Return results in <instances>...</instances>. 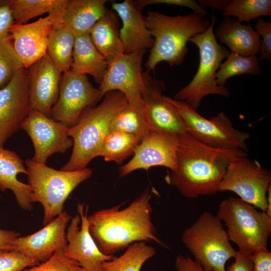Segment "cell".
<instances>
[{"label": "cell", "instance_id": "6da1fadb", "mask_svg": "<svg viewBox=\"0 0 271 271\" xmlns=\"http://www.w3.org/2000/svg\"><path fill=\"white\" fill-rule=\"evenodd\" d=\"M247 155L241 150L210 147L187 132L178 137L176 166L166 181L188 198L212 195L219 192L230 162Z\"/></svg>", "mask_w": 271, "mask_h": 271}, {"label": "cell", "instance_id": "7a4b0ae2", "mask_svg": "<svg viewBox=\"0 0 271 271\" xmlns=\"http://www.w3.org/2000/svg\"><path fill=\"white\" fill-rule=\"evenodd\" d=\"M151 196L147 189L123 209L120 204L87 216L90 233L102 253L113 255L142 241H153L168 248L158 237L152 221Z\"/></svg>", "mask_w": 271, "mask_h": 271}, {"label": "cell", "instance_id": "3957f363", "mask_svg": "<svg viewBox=\"0 0 271 271\" xmlns=\"http://www.w3.org/2000/svg\"><path fill=\"white\" fill-rule=\"evenodd\" d=\"M147 14V27L154 40L146 63L148 72L154 71L163 61L171 66L181 64L188 51L187 42L195 35L205 32L211 23L205 16L195 12L176 16L153 11Z\"/></svg>", "mask_w": 271, "mask_h": 271}, {"label": "cell", "instance_id": "277c9868", "mask_svg": "<svg viewBox=\"0 0 271 271\" xmlns=\"http://www.w3.org/2000/svg\"><path fill=\"white\" fill-rule=\"evenodd\" d=\"M103 97L99 104L85 109L77 123L68 128L73 142L72 152L61 170L83 169L99 156L103 143L110 132L113 119L128 103L125 96L118 91H110Z\"/></svg>", "mask_w": 271, "mask_h": 271}, {"label": "cell", "instance_id": "5b68a950", "mask_svg": "<svg viewBox=\"0 0 271 271\" xmlns=\"http://www.w3.org/2000/svg\"><path fill=\"white\" fill-rule=\"evenodd\" d=\"M216 21V17L213 15L209 27L190 39L199 49V66L189 83L177 91L173 98L186 102L196 111L207 95L217 94L226 98L230 96L228 89L218 85L216 82L218 69L229 52L217 41L213 30Z\"/></svg>", "mask_w": 271, "mask_h": 271}, {"label": "cell", "instance_id": "8992f818", "mask_svg": "<svg viewBox=\"0 0 271 271\" xmlns=\"http://www.w3.org/2000/svg\"><path fill=\"white\" fill-rule=\"evenodd\" d=\"M25 164L32 189V201L43 206L44 225L63 212L64 202L69 195L92 174V170L87 168L73 171L57 170L30 159Z\"/></svg>", "mask_w": 271, "mask_h": 271}, {"label": "cell", "instance_id": "52a82bcc", "mask_svg": "<svg viewBox=\"0 0 271 271\" xmlns=\"http://www.w3.org/2000/svg\"><path fill=\"white\" fill-rule=\"evenodd\" d=\"M216 216L224 223L230 241L239 250L252 255L267 249L271 217L266 212L239 198L229 197L219 204Z\"/></svg>", "mask_w": 271, "mask_h": 271}, {"label": "cell", "instance_id": "ba28073f", "mask_svg": "<svg viewBox=\"0 0 271 271\" xmlns=\"http://www.w3.org/2000/svg\"><path fill=\"white\" fill-rule=\"evenodd\" d=\"M182 241L204 271H225L228 260L234 258L232 246L222 222L209 212H203L184 231Z\"/></svg>", "mask_w": 271, "mask_h": 271}, {"label": "cell", "instance_id": "9c48e42d", "mask_svg": "<svg viewBox=\"0 0 271 271\" xmlns=\"http://www.w3.org/2000/svg\"><path fill=\"white\" fill-rule=\"evenodd\" d=\"M165 97L182 117L187 132L198 141L215 148L247 152L246 143L250 134L235 128L224 112H220L208 119L186 102Z\"/></svg>", "mask_w": 271, "mask_h": 271}, {"label": "cell", "instance_id": "30bf717a", "mask_svg": "<svg viewBox=\"0 0 271 271\" xmlns=\"http://www.w3.org/2000/svg\"><path fill=\"white\" fill-rule=\"evenodd\" d=\"M246 157H237L230 162L219 185V192H234L242 201L266 212L270 172L257 160Z\"/></svg>", "mask_w": 271, "mask_h": 271}, {"label": "cell", "instance_id": "8fae6325", "mask_svg": "<svg viewBox=\"0 0 271 271\" xmlns=\"http://www.w3.org/2000/svg\"><path fill=\"white\" fill-rule=\"evenodd\" d=\"M146 51L123 53L108 63L98 88L102 98L110 91H119L125 96L132 108L144 113L142 99L144 83L142 64Z\"/></svg>", "mask_w": 271, "mask_h": 271}, {"label": "cell", "instance_id": "7c38bea8", "mask_svg": "<svg viewBox=\"0 0 271 271\" xmlns=\"http://www.w3.org/2000/svg\"><path fill=\"white\" fill-rule=\"evenodd\" d=\"M101 98L99 89L92 85L86 75L70 69L63 73L58 98L51 109L50 116L67 127H71L85 109L94 106Z\"/></svg>", "mask_w": 271, "mask_h": 271}, {"label": "cell", "instance_id": "4fadbf2b", "mask_svg": "<svg viewBox=\"0 0 271 271\" xmlns=\"http://www.w3.org/2000/svg\"><path fill=\"white\" fill-rule=\"evenodd\" d=\"M144 83L142 99L145 119L149 130L179 137L187 132L184 121L163 93L164 82L143 72Z\"/></svg>", "mask_w": 271, "mask_h": 271}, {"label": "cell", "instance_id": "5bb4252c", "mask_svg": "<svg viewBox=\"0 0 271 271\" xmlns=\"http://www.w3.org/2000/svg\"><path fill=\"white\" fill-rule=\"evenodd\" d=\"M21 128L32 141L35 153L31 159L36 163L46 164L53 154L64 153L73 147L69 128L37 110H31Z\"/></svg>", "mask_w": 271, "mask_h": 271}, {"label": "cell", "instance_id": "9a60e30c", "mask_svg": "<svg viewBox=\"0 0 271 271\" xmlns=\"http://www.w3.org/2000/svg\"><path fill=\"white\" fill-rule=\"evenodd\" d=\"M78 214L72 218L66 229L67 245L64 255L77 261L83 271H103L105 261L114 255H105L99 249L91 236L87 219L88 207L78 204Z\"/></svg>", "mask_w": 271, "mask_h": 271}, {"label": "cell", "instance_id": "2e32d148", "mask_svg": "<svg viewBox=\"0 0 271 271\" xmlns=\"http://www.w3.org/2000/svg\"><path fill=\"white\" fill-rule=\"evenodd\" d=\"M31 110L28 71L23 68L0 89V148L21 128Z\"/></svg>", "mask_w": 271, "mask_h": 271}, {"label": "cell", "instance_id": "e0dca14e", "mask_svg": "<svg viewBox=\"0 0 271 271\" xmlns=\"http://www.w3.org/2000/svg\"><path fill=\"white\" fill-rule=\"evenodd\" d=\"M178 141V137L149 130L135 149L132 159L119 168V177L155 166L173 171L176 164Z\"/></svg>", "mask_w": 271, "mask_h": 271}, {"label": "cell", "instance_id": "ac0fdd59", "mask_svg": "<svg viewBox=\"0 0 271 271\" xmlns=\"http://www.w3.org/2000/svg\"><path fill=\"white\" fill-rule=\"evenodd\" d=\"M62 15H48L33 23L14 24L10 27L14 48L25 69L46 55L50 32L55 24L62 22Z\"/></svg>", "mask_w": 271, "mask_h": 271}, {"label": "cell", "instance_id": "d6986e66", "mask_svg": "<svg viewBox=\"0 0 271 271\" xmlns=\"http://www.w3.org/2000/svg\"><path fill=\"white\" fill-rule=\"evenodd\" d=\"M71 219L69 214L63 211L39 231L16 238L10 250L24 253L39 263L45 261L57 250L64 249L66 246V228Z\"/></svg>", "mask_w": 271, "mask_h": 271}, {"label": "cell", "instance_id": "ffe728a7", "mask_svg": "<svg viewBox=\"0 0 271 271\" xmlns=\"http://www.w3.org/2000/svg\"><path fill=\"white\" fill-rule=\"evenodd\" d=\"M28 71L29 96L32 110L50 117L58 98L62 72L47 53Z\"/></svg>", "mask_w": 271, "mask_h": 271}, {"label": "cell", "instance_id": "44dd1931", "mask_svg": "<svg viewBox=\"0 0 271 271\" xmlns=\"http://www.w3.org/2000/svg\"><path fill=\"white\" fill-rule=\"evenodd\" d=\"M111 7L122 22L119 32L124 54L152 48L154 40L147 27L146 16L133 1L113 3Z\"/></svg>", "mask_w": 271, "mask_h": 271}, {"label": "cell", "instance_id": "7402d4cb", "mask_svg": "<svg viewBox=\"0 0 271 271\" xmlns=\"http://www.w3.org/2000/svg\"><path fill=\"white\" fill-rule=\"evenodd\" d=\"M220 44L227 46L231 53L243 56L259 53L260 38L250 24L243 25L234 19L225 18L214 32Z\"/></svg>", "mask_w": 271, "mask_h": 271}, {"label": "cell", "instance_id": "603a6c76", "mask_svg": "<svg viewBox=\"0 0 271 271\" xmlns=\"http://www.w3.org/2000/svg\"><path fill=\"white\" fill-rule=\"evenodd\" d=\"M19 173L28 174L23 161L15 152L0 148V189L3 192L11 190L19 206L30 211L33 208L32 189L29 184L18 179Z\"/></svg>", "mask_w": 271, "mask_h": 271}, {"label": "cell", "instance_id": "cb8c5ba5", "mask_svg": "<svg viewBox=\"0 0 271 271\" xmlns=\"http://www.w3.org/2000/svg\"><path fill=\"white\" fill-rule=\"evenodd\" d=\"M106 0H68L62 15L63 25L76 35L89 33L106 13Z\"/></svg>", "mask_w": 271, "mask_h": 271}, {"label": "cell", "instance_id": "d4e9b609", "mask_svg": "<svg viewBox=\"0 0 271 271\" xmlns=\"http://www.w3.org/2000/svg\"><path fill=\"white\" fill-rule=\"evenodd\" d=\"M107 66V62L94 45L88 32L75 36L71 70L90 75L100 84Z\"/></svg>", "mask_w": 271, "mask_h": 271}, {"label": "cell", "instance_id": "484cf974", "mask_svg": "<svg viewBox=\"0 0 271 271\" xmlns=\"http://www.w3.org/2000/svg\"><path fill=\"white\" fill-rule=\"evenodd\" d=\"M119 32L117 15L108 9L89 32L92 43L107 63L124 53Z\"/></svg>", "mask_w": 271, "mask_h": 271}, {"label": "cell", "instance_id": "4316f807", "mask_svg": "<svg viewBox=\"0 0 271 271\" xmlns=\"http://www.w3.org/2000/svg\"><path fill=\"white\" fill-rule=\"evenodd\" d=\"M75 39V35L63 23L54 25L49 36L47 53L62 73L71 68Z\"/></svg>", "mask_w": 271, "mask_h": 271}, {"label": "cell", "instance_id": "83f0119b", "mask_svg": "<svg viewBox=\"0 0 271 271\" xmlns=\"http://www.w3.org/2000/svg\"><path fill=\"white\" fill-rule=\"evenodd\" d=\"M68 0H11L14 24H24L45 13L63 14Z\"/></svg>", "mask_w": 271, "mask_h": 271}, {"label": "cell", "instance_id": "f1b7e54d", "mask_svg": "<svg viewBox=\"0 0 271 271\" xmlns=\"http://www.w3.org/2000/svg\"><path fill=\"white\" fill-rule=\"evenodd\" d=\"M156 254L155 248L146 242H135L119 256L105 261L103 271H141L145 262Z\"/></svg>", "mask_w": 271, "mask_h": 271}, {"label": "cell", "instance_id": "f546056e", "mask_svg": "<svg viewBox=\"0 0 271 271\" xmlns=\"http://www.w3.org/2000/svg\"><path fill=\"white\" fill-rule=\"evenodd\" d=\"M141 141L133 135L120 131H111L105 138L99 156L105 161L121 164L132 156Z\"/></svg>", "mask_w": 271, "mask_h": 271}, {"label": "cell", "instance_id": "4dcf8cb0", "mask_svg": "<svg viewBox=\"0 0 271 271\" xmlns=\"http://www.w3.org/2000/svg\"><path fill=\"white\" fill-rule=\"evenodd\" d=\"M259 58L256 56H243L233 53H229L226 60L222 62L216 75V82L219 86H224L231 77L245 74L261 75Z\"/></svg>", "mask_w": 271, "mask_h": 271}, {"label": "cell", "instance_id": "1f68e13d", "mask_svg": "<svg viewBox=\"0 0 271 271\" xmlns=\"http://www.w3.org/2000/svg\"><path fill=\"white\" fill-rule=\"evenodd\" d=\"M222 15L226 17H233L237 21L250 24L253 19L262 16H271L270 0H232L230 1Z\"/></svg>", "mask_w": 271, "mask_h": 271}, {"label": "cell", "instance_id": "d6a6232c", "mask_svg": "<svg viewBox=\"0 0 271 271\" xmlns=\"http://www.w3.org/2000/svg\"><path fill=\"white\" fill-rule=\"evenodd\" d=\"M144 113L132 108L128 103L115 116L111 131H120L136 137L141 142L149 131Z\"/></svg>", "mask_w": 271, "mask_h": 271}, {"label": "cell", "instance_id": "836d02e7", "mask_svg": "<svg viewBox=\"0 0 271 271\" xmlns=\"http://www.w3.org/2000/svg\"><path fill=\"white\" fill-rule=\"evenodd\" d=\"M23 68L11 37L0 41V89L8 84L18 71Z\"/></svg>", "mask_w": 271, "mask_h": 271}, {"label": "cell", "instance_id": "e575fe53", "mask_svg": "<svg viewBox=\"0 0 271 271\" xmlns=\"http://www.w3.org/2000/svg\"><path fill=\"white\" fill-rule=\"evenodd\" d=\"M22 271H83L79 263L66 257L61 249L55 252L47 260Z\"/></svg>", "mask_w": 271, "mask_h": 271}, {"label": "cell", "instance_id": "d590c367", "mask_svg": "<svg viewBox=\"0 0 271 271\" xmlns=\"http://www.w3.org/2000/svg\"><path fill=\"white\" fill-rule=\"evenodd\" d=\"M40 263L17 251L0 250V271H22Z\"/></svg>", "mask_w": 271, "mask_h": 271}, {"label": "cell", "instance_id": "8d00e7d4", "mask_svg": "<svg viewBox=\"0 0 271 271\" xmlns=\"http://www.w3.org/2000/svg\"><path fill=\"white\" fill-rule=\"evenodd\" d=\"M255 31L262 39L259 53V60H265L271 61V22L263 19H258L254 25Z\"/></svg>", "mask_w": 271, "mask_h": 271}, {"label": "cell", "instance_id": "74e56055", "mask_svg": "<svg viewBox=\"0 0 271 271\" xmlns=\"http://www.w3.org/2000/svg\"><path fill=\"white\" fill-rule=\"evenodd\" d=\"M136 7L142 11L145 7L151 5L165 4L186 7L193 10V12L203 16L208 15L205 8L194 0H138L133 2Z\"/></svg>", "mask_w": 271, "mask_h": 271}, {"label": "cell", "instance_id": "f35d334b", "mask_svg": "<svg viewBox=\"0 0 271 271\" xmlns=\"http://www.w3.org/2000/svg\"><path fill=\"white\" fill-rule=\"evenodd\" d=\"M10 3V1H4L0 5V41L11 37L9 29L14 24Z\"/></svg>", "mask_w": 271, "mask_h": 271}, {"label": "cell", "instance_id": "ab89813d", "mask_svg": "<svg viewBox=\"0 0 271 271\" xmlns=\"http://www.w3.org/2000/svg\"><path fill=\"white\" fill-rule=\"evenodd\" d=\"M234 258L225 271H253L251 254L238 250Z\"/></svg>", "mask_w": 271, "mask_h": 271}, {"label": "cell", "instance_id": "60d3db41", "mask_svg": "<svg viewBox=\"0 0 271 271\" xmlns=\"http://www.w3.org/2000/svg\"><path fill=\"white\" fill-rule=\"evenodd\" d=\"M253 271H271V253L268 249L251 255Z\"/></svg>", "mask_w": 271, "mask_h": 271}, {"label": "cell", "instance_id": "b9f144b4", "mask_svg": "<svg viewBox=\"0 0 271 271\" xmlns=\"http://www.w3.org/2000/svg\"><path fill=\"white\" fill-rule=\"evenodd\" d=\"M175 266L178 271H204L192 258L181 254L176 256Z\"/></svg>", "mask_w": 271, "mask_h": 271}, {"label": "cell", "instance_id": "7bdbcfd3", "mask_svg": "<svg viewBox=\"0 0 271 271\" xmlns=\"http://www.w3.org/2000/svg\"><path fill=\"white\" fill-rule=\"evenodd\" d=\"M19 235L15 231L0 229V250H10L13 241Z\"/></svg>", "mask_w": 271, "mask_h": 271}, {"label": "cell", "instance_id": "ee69618b", "mask_svg": "<svg viewBox=\"0 0 271 271\" xmlns=\"http://www.w3.org/2000/svg\"><path fill=\"white\" fill-rule=\"evenodd\" d=\"M229 0H199L198 3L202 6H207L212 10L215 9L222 11L226 9L230 3Z\"/></svg>", "mask_w": 271, "mask_h": 271}, {"label": "cell", "instance_id": "f6af8a7d", "mask_svg": "<svg viewBox=\"0 0 271 271\" xmlns=\"http://www.w3.org/2000/svg\"><path fill=\"white\" fill-rule=\"evenodd\" d=\"M267 209L266 213L271 217V187H270L267 193Z\"/></svg>", "mask_w": 271, "mask_h": 271}, {"label": "cell", "instance_id": "bcb514c9", "mask_svg": "<svg viewBox=\"0 0 271 271\" xmlns=\"http://www.w3.org/2000/svg\"><path fill=\"white\" fill-rule=\"evenodd\" d=\"M4 1H0V5L3 3Z\"/></svg>", "mask_w": 271, "mask_h": 271}, {"label": "cell", "instance_id": "7dc6e473", "mask_svg": "<svg viewBox=\"0 0 271 271\" xmlns=\"http://www.w3.org/2000/svg\"><path fill=\"white\" fill-rule=\"evenodd\" d=\"M0 198H1V196H0Z\"/></svg>", "mask_w": 271, "mask_h": 271}]
</instances>
